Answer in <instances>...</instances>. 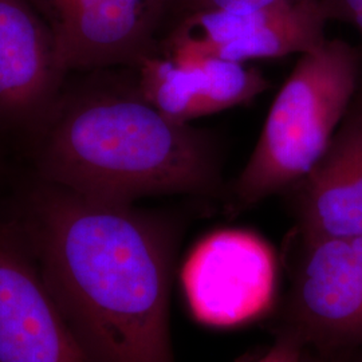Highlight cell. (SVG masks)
<instances>
[{
    "label": "cell",
    "instance_id": "6da1fadb",
    "mask_svg": "<svg viewBox=\"0 0 362 362\" xmlns=\"http://www.w3.org/2000/svg\"><path fill=\"white\" fill-rule=\"evenodd\" d=\"M54 302L90 362H173L167 224L50 184L23 233Z\"/></svg>",
    "mask_w": 362,
    "mask_h": 362
},
{
    "label": "cell",
    "instance_id": "7a4b0ae2",
    "mask_svg": "<svg viewBox=\"0 0 362 362\" xmlns=\"http://www.w3.org/2000/svg\"><path fill=\"white\" fill-rule=\"evenodd\" d=\"M40 168L50 184L117 204L221 184L214 136L164 116L137 89L78 97L49 130Z\"/></svg>",
    "mask_w": 362,
    "mask_h": 362
},
{
    "label": "cell",
    "instance_id": "3957f363",
    "mask_svg": "<svg viewBox=\"0 0 362 362\" xmlns=\"http://www.w3.org/2000/svg\"><path fill=\"white\" fill-rule=\"evenodd\" d=\"M358 52L342 39H325L300 54L276 94L257 146L235 182L236 206L258 204L291 189L329 146L360 86Z\"/></svg>",
    "mask_w": 362,
    "mask_h": 362
},
{
    "label": "cell",
    "instance_id": "277c9868",
    "mask_svg": "<svg viewBox=\"0 0 362 362\" xmlns=\"http://www.w3.org/2000/svg\"><path fill=\"white\" fill-rule=\"evenodd\" d=\"M284 327L322 356L362 350V235L303 239Z\"/></svg>",
    "mask_w": 362,
    "mask_h": 362
},
{
    "label": "cell",
    "instance_id": "5b68a950",
    "mask_svg": "<svg viewBox=\"0 0 362 362\" xmlns=\"http://www.w3.org/2000/svg\"><path fill=\"white\" fill-rule=\"evenodd\" d=\"M321 0L254 10H203L185 13L158 43L169 55L214 57L246 64L303 54L326 39Z\"/></svg>",
    "mask_w": 362,
    "mask_h": 362
},
{
    "label": "cell",
    "instance_id": "8992f818",
    "mask_svg": "<svg viewBox=\"0 0 362 362\" xmlns=\"http://www.w3.org/2000/svg\"><path fill=\"white\" fill-rule=\"evenodd\" d=\"M180 276L196 321L228 327L257 320L270 309L276 260L258 233L220 230L192 248Z\"/></svg>",
    "mask_w": 362,
    "mask_h": 362
},
{
    "label": "cell",
    "instance_id": "52a82bcc",
    "mask_svg": "<svg viewBox=\"0 0 362 362\" xmlns=\"http://www.w3.org/2000/svg\"><path fill=\"white\" fill-rule=\"evenodd\" d=\"M0 362H90L23 233L0 223Z\"/></svg>",
    "mask_w": 362,
    "mask_h": 362
},
{
    "label": "cell",
    "instance_id": "ba28073f",
    "mask_svg": "<svg viewBox=\"0 0 362 362\" xmlns=\"http://www.w3.org/2000/svg\"><path fill=\"white\" fill-rule=\"evenodd\" d=\"M52 16L65 71L137 66L158 49L169 0H35Z\"/></svg>",
    "mask_w": 362,
    "mask_h": 362
},
{
    "label": "cell",
    "instance_id": "9c48e42d",
    "mask_svg": "<svg viewBox=\"0 0 362 362\" xmlns=\"http://www.w3.org/2000/svg\"><path fill=\"white\" fill-rule=\"evenodd\" d=\"M136 67L140 95L164 116L182 124L247 104L269 88L258 69L214 57L156 52Z\"/></svg>",
    "mask_w": 362,
    "mask_h": 362
},
{
    "label": "cell",
    "instance_id": "30bf717a",
    "mask_svg": "<svg viewBox=\"0 0 362 362\" xmlns=\"http://www.w3.org/2000/svg\"><path fill=\"white\" fill-rule=\"evenodd\" d=\"M291 189L302 239L362 235V81L324 155Z\"/></svg>",
    "mask_w": 362,
    "mask_h": 362
},
{
    "label": "cell",
    "instance_id": "8fae6325",
    "mask_svg": "<svg viewBox=\"0 0 362 362\" xmlns=\"http://www.w3.org/2000/svg\"><path fill=\"white\" fill-rule=\"evenodd\" d=\"M64 74L52 28L31 0H0V118L25 122L46 113Z\"/></svg>",
    "mask_w": 362,
    "mask_h": 362
},
{
    "label": "cell",
    "instance_id": "7c38bea8",
    "mask_svg": "<svg viewBox=\"0 0 362 362\" xmlns=\"http://www.w3.org/2000/svg\"><path fill=\"white\" fill-rule=\"evenodd\" d=\"M308 0H169V13H175L179 18L185 13L203 10H254L278 4H297Z\"/></svg>",
    "mask_w": 362,
    "mask_h": 362
},
{
    "label": "cell",
    "instance_id": "4fadbf2b",
    "mask_svg": "<svg viewBox=\"0 0 362 362\" xmlns=\"http://www.w3.org/2000/svg\"><path fill=\"white\" fill-rule=\"evenodd\" d=\"M303 349L300 338L294 332L282 327L274 345L257 362H300Z\"/></svg>",
    "mask_w": 362,
    "mask_h": 362
},
{
    "label": "cell",
    "instance_id": "5bb4252c",
    "mask_svg": "<svg viewBox=\"0 0 362 362\" xmlns=\"http://www.w3.org/2000/svg\"><path fill=\"white\" fill-rule=\"evenodd\" d=\"M327 21L350 23L362 33V0H321Z\"/></svg>",
    "mask_w": 362,
    "mask_h": 362
},
{
    "label": "cell",
    "instance_id": "9a60e30c",
    "mask_svg": "<svg viewBox=\"0 0 362 362\" xmlns=\"http://www.w3.org/2000/svg\"><path fill=\"white\" fill-rule=\"evenodd\" d=\"M300 362H349L346 358L342 357H327V356H322L314 350L308 349L305 348L302 351V357H300Z\"/></svg>",
    "mask_w": 362,
    "mask_h": 362
},
{
    "label": "cell",
    "instance_id": "2e32d148",
    "mask_svg": "<svg viewBox=\"0 0 362 362\" xmlns=\"http://www.w3.org/2000/svg\"><path fill=\"white\" fill-rule=\"evenodd\" d=\"M348 361L362 362V350H360V351H357V353H354V354H351L349 358H348Z\"/></svg>",
    "mask_w": 362,
    "mask_h": 362
}]
</instances>
